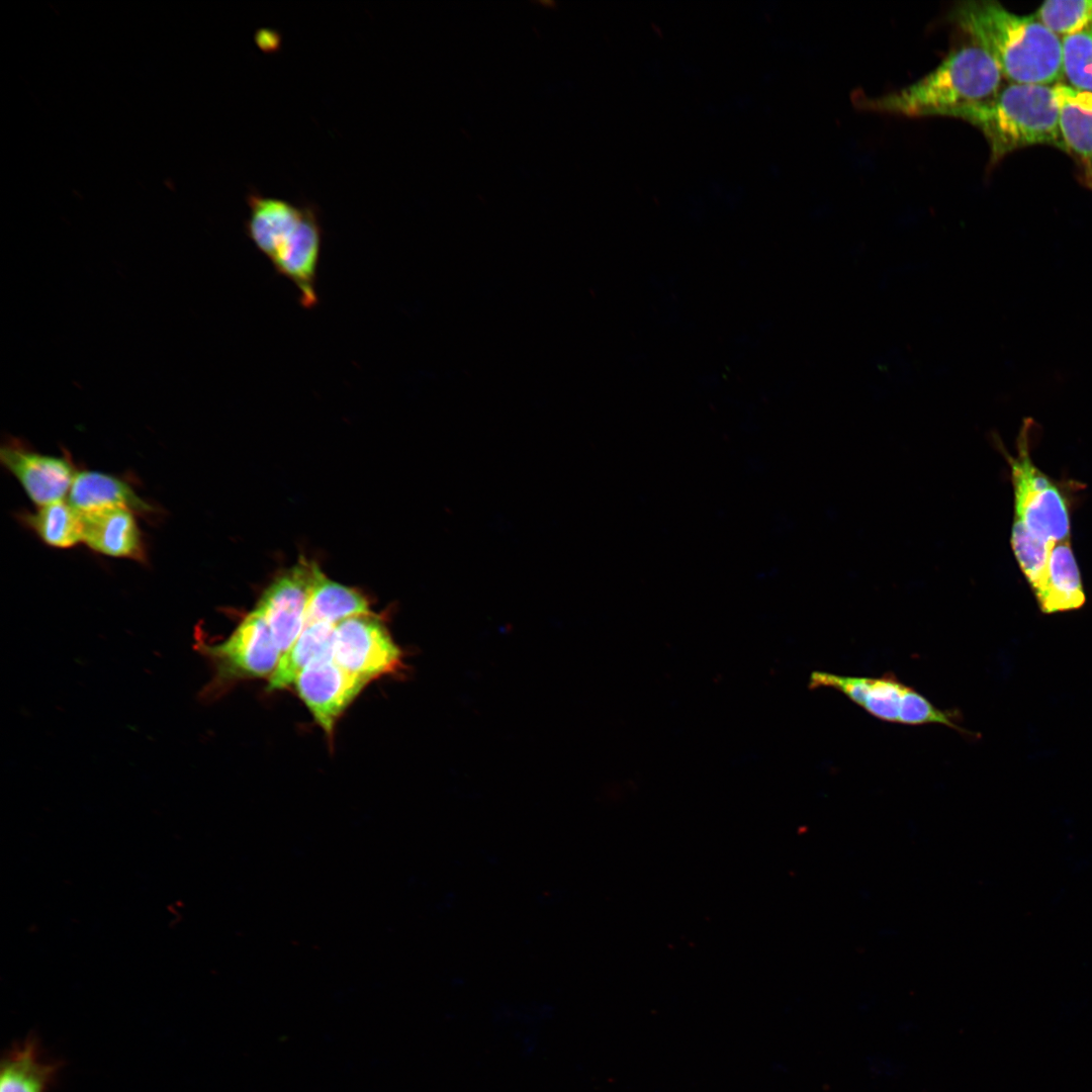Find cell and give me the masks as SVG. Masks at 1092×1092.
Masks as SVG:
<instances>
[{"label":"cell","instance_id":"1","mask_svg":"<svg viewBox=\"0 0 1092 1092\" xmlns=\"http://www.w3.org/2000/svg\"><path fill=\"white\" fill-rule=\"evenodd\" d=\"M948 18L986 51L1010 83L1055 85L1063 79L1062 38L1035 15H1019L996 1L958 2Z\"/></svg>","mask_w":1092,"mask_h":1092},{"label":"cell","instance_id":"2","mask_svg":"<svg viewBox=\"0 0 1092 1092\" xmlns=\"http://www.w3.org/2000/svg\"><path fill=\"white\" fill-rule=\"evenodd\" d=\"M1005 79L991 56L972 42L951 50L929 73L898 90L858 97V107L901 116L949 117L995 96Z\"/></svg>","mask_w":1092,"mask_h":1092},{"label":"cell","instance_id":"3","mask_svg":"<svg viewBox=\"0 0 1092 1092\" xmlns=\"http://www.w3.org/2000/svg\"><path fill=\"white\" fill-rule=\"evenodd\" d=\"M949 117L977 127L995 165L1015 150L1049 145L1065 152L1055 85L1009 83L992 98L959 109Z\"/></svg>","mask_w":1092,"mask_h":1092},{"label":"cell","instance_id":"4","mask_svg":"<svg viewBox=\"0 0 1092 1092\" xmlns=\"http://www.w3.org/2000/svg\"><path fill=\"white\" fill-rule=\"evenodd\" d=\"M1033 421H1023L1016 456L1007 455L1014 491V519L1034 538L1048 543L1070 539L1067 499L1060 487L1032 462L1029 433Z\"/></svg>","mask_w":1092,"mask_h":1092},{"label":"cell","instance_id":"5","mask_svg":"<svg viewBox=\"0 0 1092 1092\" xmlns=\"http://www.w3.org/2000/svg\"><path fill=\"white\" fill-rule=\"evenodd\" d=\"M197 641L196 648L214 668V677L204 689V697L212 696L236 678L272 674L282 655L258 608L248 614L225 640L216 644H208L203 639Z\"/></svg>","mask_w":1092,"mask_h":1092},{"label":"cell","instance_id":"6","mask_svg":"<svg viewBox=\"0 0 1092 1092\" xmlns=\"http://www.w3.org/2000/svg\"><path fill=\"white\" fill-rule=\"evenodd\" d=\"M333 659L346 671L370 681L401 668L403 652L385 625L368 613L336 625Z\"/></svg>","mask_w":1092,"mask_h":1092},{"label":"cell","instance_id":"7","mask_svg":"<svg viewBox=\"0 0 1092 1092\" xmlns=\"http://www.w3.org/2000/svg\"><path fill=\"white\" fill-rule=\"evenodd\" d=\"M369 682L339 666L332 655L311 661L295 679V688L316 723L331 735L339 717Z\"/></svg>","mask_w":1092,"mask_h":1092},{"label":"cell","instance_id":"8","mask_svg":"<svg viewBox=\"0 0 1092 1092\" xmlns=\"http://www.w3.org/2000/svg\"><path fill=\"white\" fill-rule=\"evenodd\" d=\"M318 570L317 566L308 563L293 566L266 589L256 607L266 618L281 654L304 628L307 605Z\"/></svg>","mask_w":1092,"mask_h":1092},{"label":"cell","instance_id":"9","mask_svg":"<svg viewBox=\"0 0 1092 1092\" xmlns=\"http://www.w3.org/2000/svg\"><path fill=\"white\" fill-rule=\"evenodd\" d=\"M0 460L38 507L62 500L77 473L65 457L41 454L16 443L2 446Z\"/></svg>","mask_w":1092,"mask_h":1092},{"label":"cell","instance_id":"10","mask_svg":"<svg viewBox=\"0 0 1092 1092\" xmlns=\"http://www.w3.org/2000/svg\"><path fill=\"white\" fill-rule=\"evenodd\" d=\"M301 207L299 222L271 263L278 274L295 285L300 304L311 308L317 303L315 284L323 232L315 207L311 204Z\"/></svg>","mask_w":1092,"mask_h":1092},{"label":"cell","instance_id":"11","mask_svg":"<svg viewBox=\"0 0 1092 1092\" xmlns=\"http://www.w3.org/2000/svg\"><path fill=\"white\" fill-rule=\"evenodd\" d=\"M810 688L833 689L877 719L899 723L906 694L911 687L889 672L870 677L815 671L811 674Z\"/></svg>","mask_w":1092,"mask_h":1092},{"label":"cell","instance_id":"12","mask_svg":"<svg viewBox=\"0 0 1092 1092\" xmlns=\"http://www.w3.org/2000/svg\"><path fill=\"white\" fill-rule=\"evenodd\" d=\"M82 516V542L100 554L145 559V545L135 514L122 508L103 509Z\"/></svg>","mask_w":1092,"mask_h":1092},{"label":"cell","instance_id":"13","mask_svg":"<svg viewBox=\"0 0 1092 1092\" xmlns=\"http://www.w3.org/2000/svg\"><path fill=\"white\" fill-rule=\"evenodd\" d=\"M1059 126L1065 152L1077 163L1086 187L1092 190V92L1055 84Z\"/></svg>","mask_w":1092,"mask_h":1092},{"label":"cell","instance_id":"14","mask_svg":"<svg viewBox=\"0 0 1092 1092\" xmlns=\"http://www.w3.org/2000/svg\"><path fill=\"white\" fill-rule=\"evenodd\" d=\"M63 1067L44 1056L36 1035L13 1043L0 1063V1092H49Z\"/></svg>","mask_w":1092,"mask_h":1092},{"label":"cell","instance_id":"15","mask_svg":"<svg viewBox=\"0 0 1092 1092\" xmlns=\"http://www.w3.org/2000/svg\"><path fill=\"white\" fill-rule=\"evenodd\" d=\"M1033 594L1043 614L1074 611L1084 606L1086 597L1070 539L1052 546L1044 576Z\"/></svg>","mask_w":1092,"mask_h":1092},{"label":"cell","instance_id":"16","mask_svg":"<svg viewBox=\"0 0 1092 1092\" xmlns=\"http://www.w3.org/2000/svg\"><path fill=\"white\" fill-rule=\"evenodd\" d=\"M247 202L250 208L247 234L256 248L271 261L299 222L302 207L256 192L248 195Z\"/></svg>","mask_w":1092,"mask_h":1092},{"label":"cell","instance_id":"17","mask_svg":"<svg viewBox=\"0 0 1092 1092\" xmlns=\"http://www.w3.org/2000/svg\"><path fill=\"white\" fill-rule=\"evenodd\" d=\"M79 513L122 508L148 514L152 508L121 479L99 471H77L69 490V502Z\"/></svg>","mask_w":1092,"mask_h":1092},{"label":"cell","instance_id":"18","mask_svg":"<svg viewBox=\"0 0 1092 1092\" xmlns=\"http://www.w3.org/2000/svg\"><path fill=\"white\" fill-rule=\"evenodd\" d=\"M335 627L324 622L304 626L298 638L281 655L270 676L268 690L287 688L311 661L326 655L333 656Z\"/></svg>","mask_w":1092,"mask_h":1092},{"label":"cell","instance_id":"19","mask_svg":"<svg viewBox=\"0 0 1092 1092\" xmlns=\"http://www.w3.org/2000/svg\"><path fill=\"white\" fill-rule=\"evenodd\" d=\"M368 613V603L360 593L328 579L318 570L311 588L304 626L318 622L337 625L347 618Z\"/></svg>","mask_w":1092,"mask_h":1092},{"label":"cell","instance_id":"20","mask_svg":"<svg viewBox=\"0 0 1092 1092\" xmlns=\"http://www.w3.org/2000/svg\"><path fill=\"white\" fill-rule=\"evenodd\" d=\"M27 526L49 546L69 548L82 541V516L69 503L58 500L23 516Z\"/></svg>","mask_w":1092,"mask_h":1092},{"label":"cell","instance_id":"21","mask_svg":"<svg viewBox=\"0 0 1092 1092\" xmlns=\"http://www.w3.org/2000/svg\"><path fill=\"white\" fill-rule=\"evenodd\" d=\"M1063 78L1070 87L1092 92V22L1062 37Z\"/></svg>","mask_w":1092,"mask_h":1092},{"label":"cell","instance_id":"22","mask_svg":"<svg viewBox=\"0 0 1092 1092\" xmlns=\"http://www.w3.org/2000/svg\"><path fill=\"white\" fill-rule=\"evenodd\" d=\"M1035 17L1059 37L1074 34L1092 22V0H1049Z\"/></svg>","mask_w":1092,"mask_h":1092},{"label":"cell","instance_id":"23","mask_svg":"<svg viewBox=\"0 0 1092 1092\" xmlns=\"http://www.w3.org/2000/svg\"><path fill=\"white\" fill-rule=\"evenodd\" d=\"M1053 545L1034 538L1021 524L1013 521L1011 547L1032 592L1038 587L1044 576L1050 549Z\"/></svg>","mask_w":1092,"mask_h":1092},{"label":"cell","instance_id":"24","mask_svg":"<svg viewBox=\"0 0 1092 1092\" xmlns=\"http://www.w3.org/2000/svg\"><path fill=\"white\" fill-rule=\"evenodd\" d=\"M256 41L262 50H273L278 46L279 38L275 31L261 29L256 35Z\"/></svg>","mask_w":1092,"mask_h":1092}]
</instances>
